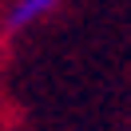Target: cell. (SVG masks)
Masks as SVG:
<instances>
[{"instance_id":"6da1fadb","label":"cell","mask_w":131,"mask_h":131,"mask_svg":"<svg viewBox=\"0 0 131 131\" xmlns=\"http://www.w3.org/2000/svg\"><path fill=\"white\" fill-rule=\"evenodd\" d=\"M56 4H60V0H16V4H12V12H8V32H20V28L44 20Z\"/></svg>"}]
</instances>
